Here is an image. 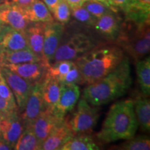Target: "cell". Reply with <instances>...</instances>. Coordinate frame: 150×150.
<instances>
[{
    "instance_id": "obj_1",
    "label": "cell",
    "mask_w": 150,
    "mask_h": 150,
    "mask_svg": "<svg viewBox=\"0 0 150 150\" xmlns=\"http://www.w3.org/2000/svg\"><path fill=\"white\" fill-rule=\"evenodd\" d=\"M132 84L130 61L125 56L112 72L88 84L83 89V97L92 106L107 104L122 97Z\"/></svg>"
},
{
    "instance_id": "obj_2",
    "label": "cell",
    "mask_w": 150,
    "mask_h": 150,
    "mask_svg": "<svg viewBox=\"0 0 150 150\" xmlns=\"http://www.w3.org/2000/svg\"><path fill=\"white\" fill-rule=\"evenodd\" d=\"M125 57L117 45L98 44L74 62L81 73L80 83L88 85L112 72Z\"/></svg>"
},
{
    "instance_id": "obj_3",
    "label": "cell",
    "mask_w": 150,
    "mask_h": 150,
    "mask_svg": "<svg viewBox=\"0 0 150 150\" xmlns=\"http://www.w3.org/2000/svg\"><path fill=\"white\" fill-rule=\"evenodd\" d=\"M138 128L133 99H125L110 106L97 138L106 144L128 140L135 136Z\"/></svg>"
},
{
    "instance_id": "obj_4",
    "label": "cell",
    "mask_w": 150,
    "mask_h": 150,
    "mask_svg": "<svg viewBox=\"0 0 150 150\" xmlns=\"http://www.w3.org/2000/svg\"><path fill=\"white\" fill-rule=\"evenodd\" d=\"M121 24L120 30L114 43L134 60L138 61L149 54L150 50L149 24L139 25L127 21Z\"/></svg>"
},
{
    "instance_id": "obj_5",
    "label": "cell",
    "mask_w": 150,
    "mask_h": 150,
    "mask_svg": "<svg viewBox=\"0 0 150 150\" xmlns=\"http://www.w3.org/2000/svg\"><path fill=\"white\" fill-rule=\"evenodd\" d=\"M98 42L91 35L84 33H76L70 38L61 40L54 55V61H74L92 50Z\"/></svg>"
},
{
    "instance_id": "obj_6",
    "label": "cell",
    "mask_w": 150,
    "mask_h": 150,
    "mask_svg": "<svg viewBox=\"0 0 150 150\" xmlns=\"http://www.w3.org/2000/svg\"><path fill=\"white\" fill-rule=\"evenodd\" d=\"M77 107L67 122L74 135L89 134L96 126L99 119L97 108L92 106L85 99L81 98L77 102Z\"/></svg>"
},
{
    "instance_id": "obj_7",
    "label": "cell",
    "mask_w": 150,
    "mask_h": 150,
    "mask_svg": "<svg viewBox=\"0 0 150 150\" xmlns=\"http://www.w3.org/2000/svg\"><path fill=\"white\" fill-rule=\"evenodd\" d=\"M0 70L13 94L19 112H21L24 109L33 83H30L7 67L0 66Z\"/></svg>"
},
{
    "instance_id": "obj_8",
    "label": "cell",
    "mask_w": 150,
    "mask_h": 150,
    "mask_svg": "<svg viewBox=\"0 0 150 150\" xmlns=\"http://www.w3.org/2000/svg\"><path fill=\"white\" fill-rule=\"evenodd\" d=\"M64 24L56 21L45 22L43 42V56L45 61L51 65L54 61V55L63 39Z\"/></svg>"
},
{
    "instance_id": "obj_9",
    "label": "cell",
    "mask_w": 150,
    "mask_h": 150,
    "mask_svg": "<svg viewBox=\"0 0 150 150\" xmlns=\"http://www.w3.org/2000/svg\"><path fill=\"white\" fill-rule=\"evenodd\" d=\"M41 81L33 83L24 109L20 113L24 127L31 126L35 120L45 108L41 91Z\"/></svg>"
},
{
    "instance_id": "obj_10",
    "label": "cell",
    "mask_w": 150,
    "mask_h": 150,
    "mask_svg": "<svg viewBox=\"0 0 150 150\" xmlns=\"http://www.w3.org/2000/svg\"><path fill=\"white\" fill-rule=\"evenodd\" d=\"M24 128L20 112L1 114L0 122V136L13 149L18 138Z\"/></svg>"
},
{
    "instance_id": "obj_11",
    "label": "cell",
    "mask_w": 150,
    "mask_h": 150,
    "mask_svg": "<svg viewBox=\"0 0 150 150\" xmlns=\"http://www.w3.org/2000/svg\"><path fill=\"white\" fill-rule=\"evenodd\" d=\"M0 22L22 31L31 23L26 17L24 8L8 1L0 4Z\"/></svg>"
},
{
    "instance_id": "obj_12",
    "label": "cell",
    "mask_w": 150,
    "mask_h": 150,
    "mask_svg": "<svg viewBox=\"0 0 150 150\" xmlns=\"http://www.w3.org/2000/svg\"><path fill=\"white\" fill-rule=\"evenodd\" d=\"M80 95V88L78 84L61 83L59 99L52 111L59 117L64 118L77 104Z\"/></svg>"
},
{
    "instance_id": "obj_13",
    "label": "cell",
    "mask_w": 150,
    "mask_h": 150,
    "mask_svg": "<svg viewBox=\"0 0 150 150\" xmlns=\"http://www.w3.org/2000/svg\"><path fill=\"white\" fill-rule=\"evenodd\" d=\"M64 119L65 117L60 118L56 116L50 108H45L42 110L31 125L40 145Z\"/></svg>"
},
{
    "instance_id": "obj_14",
    "label": "cell",
    "mask_w": 150,
    "mask_h": 150,
    "mask_svg": "<svg viewBox=\"0 0 150 150\" xmlns=\"http://www.w3.org/2000/svg\"><path fill=\"white\" fill-rule=\"evenodd\" d=\"M0 66L7 67L30 83H35L43 79L50 65L45 61H41L17 65H3Z\"/></svg>"
},
{
    "instance_id": "obj_15",
    "label": "cell",
    "mask_w": 150,
    "mask_h": 150,
    "mask_svg": "<svg viewBox=\"0 0 150 150\" xmlns=\"http://www.w3.org/2000/svg\"><path fill=\"white\" fill-rule=\"evenodd\" d=\"M27 48L29 47L24 31L7 25L4 26L0 30V53Z\"/></svg>"
},
{
    "instance_id": "obj_16",
    "label": "cell",
    "mask_w": 150,
    "mask_h": 150,
    "mask_svg": "<svg viewBox=\"0 0 150 150\" xmlns=\"http://www.w3.org/2000/svg\"><path fill=\"white\" fill-rule=\"evenodd\" d=\"M121 24L117 13L110 11L97 18L93 27L105 38L114 42L120 32Z\"/></svg>"
},
{
    "instance_id": "obj_17",
    "label": "cell",
    "mask_w": 150,
    "mask_h": 150,
    "mask_svg": "<svg viewBox=\"0 0 150 150\" xmlns=\"http://www.w3.org/2000/svg\"><path fill=\"white\" fill-rule=\"evenodd\" d=\"M74 136L67 122V117H65L63 122L56 127L50 136L41 143L40 149L60 150L62 146Z\"/></svg>"
},
{
    "instance_id": "obj_18",
    "label": "cell",
    "mask_w": 150,
    "mask_h": 150,
    "mask_svg": "<svg viewBox=\"0 0 150 150\" xmlns=\"http://www.w3.org/2000/svg\"><path fill=\"white\" fill-rule=\"evenodd\" d=\"M45 25V22H31L27 29L24 30L29 48L44 61L43 42Z\"/></svg>"
},
{
    "instance_id": "obj_19",
    "label": "cell",
    "mask_w": 150,
    "mask_h": 150,
    "mask_svg": "<svg viewBox=\"0 0 150 150\" xmlns=\"http://www.w3.org/2000/svg\"><path fill=\"white\" fill-rule=\"evenodd\" d=\"M124 13L127 21L139 25L149 24L150 0H131Z\"/></svg>"
},
{
    "instance_id": "obj_20",
    "label": "cell",
    "mask_w": 150,
    "mask_h": 150,
    "mask_svg": "<svg viewBox=\"0 0 150 150\" xmlns=\"http://www.w3.org/2000/svg\"><path fill=\"white\" fill-rule=\"evenodd\" d=\"M41 91L45 108L53 109L61 94V83L47 73L41 81Z\"/></svg>"
},
{
    "instance_id": "obj_21",
    "label": "cell",
    "mask_w": 150,
    "mask_h": 150,
    "mask_svg": "<svg viewBox=\"0 0 150 150\" xmlns=\"http://www.w3.org/2000/svg\"><path fill=\"white\" fill-rule=\"evenodd\" d=\"M41 61L43 60L35 55L29 48L0 53V65H17Z\"/></svg>"
},
{
    "instance_id": "obj_22",
    "label": "cell",
    "mask_w": 150,
    "mask_h": 150,
    "mask_svg": "<svg viewBox=\"0 0 150 150\" xmlns=\"http://www.w3.org/2000/svg\"><path fill=\"white\" fill-rule=\"evenodd\" d=\"M147 97L142 94L133 99L138 126L143 131H149L150 129V102Z\"/></svg>"
},
{
    "instance_id": "obj_23",
    "label": "cell",
    "mask_w": 150,
    "mask_h": 150,
    "mask_svg": "<svg viewBox=\"0 0 150 150\" xmlns=\"http://www.w3.org/2000/svg\"><path fill=\"white\" fill-rule=\"evenodd\" d=\"M26 17L30 22H49L54 18L42 0H35L29 6L24 8Z\"/></svg>"
},
{
    "instance_id": "obj_24",
    "label": "cell",
    "mask_w": 150,
    "mask_h": 150,
    "mask_svg": "<svg viewBox=\"0 0 150 150\" xmlns=\"http://www.w3.org/2000/svg\"><path fill=\"white\" fill-rule=\"evenodd\" d=\"M99 145L89 134L74 135L64 144L60 150H97Z\"/></svg>"
},
{
    "instance_id": "obj_25",
    "label": "cell",
    "mask_w": 150,
    "mask_h": 150,
    "mask_svg": "<svg viewBox=\"0 0 150 150\" xmlns=\"http://www.w3.org/2000/svg\"><path fill=\"white\" fill-rule=\"evenodd\" d=\"M136 74L138 83L142 95L149 97L150 94V59H145L136 61Z\"/></svg>"
},
{
    "instance_id": "obj_26",
    "label": "cell",
    "mask_w": 150,
    "mask_h": 150,
    "mask_svg": "<svg viewBox=\"0 0 150 150\" xmlns=\"http://www.w3.org/2000/svg\"><path fill=\"white\" fill-rule=\"evenodd\" d=\"M40 143L38 140L32 127H24L13 149L16 150H39Z\"/></svg>"
},
{
    "instance_id": "obj_27",
    "label": "cell",
    "mask_w": 150,
    "mask_h": 150,
    "mask_svg": "<svg viewBox=\"0 0 150 150\" xmlns=\"http://www.w3.org/2000/svg\"><path fill=\"white\" fill-rule=\"evenodd\" d=\"M73 63H74V61H71V60L56 61L50 65L47 73L50 76L61 82L65 75L71 69Z\"/></svg>"
},
{
    "instance_id": "obj_28",
    "label": "cell",
    "mask_w": 150,
    "mask_h": 150,
    "mask_svg": "<svg viewBox=\"0 0 150 150\" xmlns=\"http://www.w3.org/2000/svg\"><path fill=\"white\" fill-rule=\"evenodd\" d=\"M127 141L119 145L118 149L125 150H149L150 149V140L145 136L135 137L126 140Z\"/></svg>"
},
{
    "instance_id": "obj_29",
    "label": "cell",
    "mask_w": 150,
    "mask_h": 150,
    "mask_svg": "<svg viewBox=\"0 0 150 150\" xmlns=\"http://www.w3.org/2000/svg\"><path fill=\"white\" fill-rule=\"evenodd\" d=\"M52 14L56 22L65 24L69 22L71 18V8L65 0H61L56 6Z\"/></svg>"
},
{
    "instance_id": "obj_30",
    "label": "cell",
    "mask_w": 150,
    "mask_h": 150,
    "mask_svg": "<svg viewBox=\"0 0 150 150\" xmlns=\"http://www.w3.org/2000/svg\"><path fill=\"white\" fill-rule=\"evenodd\" d=\"M71 16L81 23L90 27H94L97 20V18L90 13L89 11L83 6L71 8Z\"/></svg>"
},
{
    "instance_id": "obj_31",
    "label": "cell",
    "mask_w": 150,
    "mask_h": 150,
    "mask_svg": "<svg viewBox=\"0 0 150 150\" xmlns=\"http://www.w3.org/2000/svg\"><path fill=\"white\" fill-rule=\"evenodd\" d=\"M83 6L89 11L90 13L93 15L97 19L104 16V14L109 13L112 10L104 5V4L99 2L96 0H88L83 4Z\"/></svg>"
},
{
    "instance_id": "obj_32",
    "label": "cell",
    "mask_w": 150,
    "mask_h": 150,
    "mask_svg": "<svg viewBox=\"0 0 150 150\" xmlns=\"http://www.w3.org/2000/svg\"><path fill=\"white\" fill-rule=\"evenodd\" d=\"M80 81L81 73L78 67L74 62L71 69L65 75L60 83L62 84H78L79 85Z\"/></svg>"
},
{
    "instance_id": "obj_33",
    "label": "cell",
    "mask_w": 150,
    "mask_h": 150,
    "mask_svg": "<svg viewBox=\"0 0 150 150\" xmlns=\"http://www.w3.org/2000/svg\"><path fill=\"white\" fill-rule=\"evenodd\" d=\"M0 96L8 100L11 104L17 105L13 94L11 91L1 70H0Z\"/></svg>"
},
{
    "instance_id": "obj_34",
    "label": "cell",
    "mask_w": 150,
    "mask_h": 150,
    "mask_svg": "<svg viewBox=\"0 0 150 150\" xmlns=\"http://www.w3.org/2000/svg\"><path fill=\"white\" fill-rule=\"evenodd\" d=\"M14 111H19L18 105L11 104L8 100L0 96V112L7 114Z\"/></svg>"
},
{
    "instance_id": "obj_35",
    "label": "cell",
    "mask_w": 150,
    "mask_h": 150,
    "mask_svg": "<svg viewBox=\"0 0 150 150\" xmlns=\"http://www.w3.org/2000/svg\"><path fill=\"white\" fill-rule=\"evenodd\" d=\"M131 0H111L112 4L117 11L121 10L123 12L130 4Z\"/></svg>"
},
{
    "instance_id": "obj_36",
    "label": "cell",
    "mask_w": 150,
    "mask_h": 150,
    "mask_svg": "<svg viewBox=\"0 0 150 150\" xmlns=\"http://www.w3.org/2000/svg\"><path fill=\"white\" fill-rule=\"evenodd\" d=\"M35 0H10V1L8 0V1H10V2L15 4L18 5L23 8L29 6Z\"/></svg>"
},
{
    "instance_id": "obj_37",
    "label": "cell",
    "mask_w": 150,
    "mask_h": 150,
    "mask_svg": "<svg viewBox=\"0 0 150 150\" xmlns=\"http://www.w3.org/2000/svg\"><path fill=\"white\" fill-rule=\"evenodd\" d=\"M65 1L68 4L70 8H75V7L81 6L86 1L88 0H65Z\"/></svg>"
},
{
    "instance_id": "obj_38",
    "label": "cell",
    "mask_w": 150,
    "mask_h": 150,
    "mask_svg": "<svg viewBox=\"0 0 150 150\" xmlns=\"http://www.w3.org/2000/svg\"><path fill=\"white\" fill-rule=\"evenodd\" d=\"M42 1L45 4L47 7L52 13V11H54V8L56 7V6L59 3L61 0H42Z\"/></svg>"
},
{
    "instance_id": "obj_39",
    "label": "cell",
    "mask_w": 150,
    "mask_h": 150,
    "mask_svg": "<svg viewBox=\"0 0 150 150\" xmlns=\"http://www.w3.org/2000/svg\"><path fill=\"white\" fill-rule=\"evenodd\" d=\"M96 1H99V2L104 4V5H106V6L108 7V8H109L110 10L114 11V12H115V13L118 12V11L117 10V9H116L115 7L112 6V2H111V0H96Z\"/></svg>"
},
{
    "instance_id": "obj_40",
    "label": "cell",
    "mask_w": 150,
    "mask_h": 150,
    "mask_svg": "<svg viewBox=\"0 0 150 150\" xmlns=\"http://www.w3.org/2000/svg\"><path fill=\"white\" fill-rule=\"evenodd\" d=\"M13 148L0 136V150H11Z\"/></svg>"
},
{
    "instance_id": "obj_41",
    "label": "cell",
    "mask_w": 150,
    "mask_h": 150,
    "mask_svg": "<svg viewBox=\"0 0 150 150\" xmlns=\"http://www.w3.org/2000/svg\"><path fill=\"white\" fill-rule=\"evenodd\" d=\"M8 1V0H0V4H1L6 2V1Z\"/></svg>"
},
{
    "instance_id": "obj_42",
    "label": "cell",
    "mask_w": 150,
    "mask_h": 150,
    "mask_svg": "<svg viewBox=\"0 0 150 150\" xmlns=\"http://www.w3.org/2000/svg\"><path fill=\"white\" fill-rule=\"evenodd\" d=\"M4 24H3L2 23H1V22H0V30H1V29H2V28H3V27H4Z\"/></svg>"
},
{
    "instance_id": "obj_43",
    "label": "cell",
    "mask_w": 150,
    "mask_h": 150,
    "mask_svg": "<svg viewBox=\"0 0 150 150\" xmlns=\"http://www.w3.org/2000/svg\"><path fill=\"white\" fill-rule=\"evenodd\" d=\"M1 113L0 112V122H1Z\"/></svg>"
}]
</instances>
